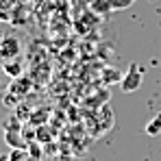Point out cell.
<instances>
[{
	"label": "cell",
	"instance_id": "obj_6",
	"mask_svg": "<svg viewBox=\"0 0 161 161\" xmlns=\"http://www.w3.org/2000/svg\"><path fill=\"white\" fill-rule=\"evenodd\" d=\"M146 133L153 135V137L161 133V113H159V115H155V118H153V120L146 124Z\"/></svg>",
	"mask_w": 161,
	"mask_h": 161
},
{
	"label": "cell",
	"instance_id": "obj_5",
	"mask_svg": "<svg viewBox=\"0 0 161 161\" xmlns=\"http://www.w3.org/2000/svg\"><path fill=\"white\" fill-rule=\"evenodd\" d=\"M7 157H9V161H31V150L28 148H11V153Z\"/></svg>",
	"mask_w": 161,
	"mask_h": 161
},
{
	"label": "cell",
	"instance_id": "obj_9",
	"mask_svg": "<svg viewBox=\"0 0 161 161\" xmlns=\"http://www.w3.org/2000/svg\"><path fill=\"white\" fill-rule=\"evenodd\" d=\"M31 161H42V157H33V155H31Z\"/></svg>",
	"mask_w": 161,
	"mask_h": 161
},
{
	"label": "cell",
	"instance_id": "obj_4",
	"mask_svg": "<svg viewBox=\"0 0 161 161\" xmlns=\"http://www.w3.org/2000/svg\"><path fill=\"white\" fill-rule=\"evenodd\" d=\"M122 72L120 70H115V68H111V65H107L105 70H103V83L105 85H113V83H122Z\"/></svg>",
	"mask_w": 161,
	"mask_h": 161
},
{
	"label": "cell",
	"instance_id": "obj_2",
	"mask_svg": "<svg viewBox=\"0 0 161 161\" xmlns=\"http://www.w3.org/2000/svg\"><path fill=\"white\" fill-rule=\"evenodd\" d=\"M4 142L11 148H26V142L22 137V126L18 120H7L4 122Z\"/></svg>",
	"mask_w": 161,
	"mask_h": 161
},
{
	"label": "cell",
	"instance_id": "obj_7",
	"mask_svg": "<svg viewBox=\"0 0 161 161\" xmlns=\"http://www.w3.org/2000/svg\"><path fill=\"white\" fill-rule=\"evenodd\" d=\"M113 2V11H120V9H129L135 0H111Z\"/></svg>",
	"mask_w": 161,
	"mask_h": 161
},
{
	"label": "cell",
	"instance_id": "obj_3",
	"mask_svg": "<svg viewBox=\"0 0 161 161\" xmlns=\"http://www.w3.org/2000/svg\"><path fill=\"white\" fill-rule=\"evenodd\" d=\"M22 50V44L18 37H2L0 39V59L2 61H11V59H18Z\"/></svg>",
	"mask_w": 161,
	"mask_h": 161
},
{
	"label": "cell",
	"instance_id": "obj_8",
	"mask_svg": "<svg viewBox=\"0 0 161 161\" xmlns=\"http://www.w3.org/2000/svg\"><path fill=\"white\" fill-rule=\"evenodd\" d=\"M4 70H7L11 76H18V74H20V65H18V63H13V65H11V63H7V65H4Z\"/></svg>",
	"mask_w": 161,
	"mask_h": 161
},
{
	"label": "cell",
	"instance_id": "obj_10",
	"mask_svg": "<svg viewBox=\"0 0 161 161\" xmlns=\"http://www.w3.org/2000/svg\"><path fill=\"white\" fill-rule=\"evenodd\" d=\"M0 161H9V157H0Z\"/></svg>",
	"mask_w": 161,
	"mask_h": 161
},
{
	"label": "cell",
	"instance_id": "obj_1",
	"mask_svg": "<svg viewBox=\"0 0 161 161\" xmlns=\"http://www.w3.org/2000/svg\"><path fill=\"white\" fill-rule=\"evenodd\" d=\"M142 80H144V70H142V65L131 63L129 70H126V74L122 76L120 87H122L124 94H133V92H137V89L142 87Z\"/></svg>",
	"mask_w": 161,
	"mask_h": 161
}]
</instances>
